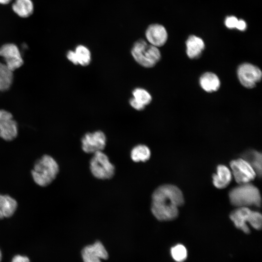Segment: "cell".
<instances>
[{
    "label": "cell",
    "instance_id": "6da1fadb",
    "mask_svg": "<svg viewBox=\"0 0 262 262\" xmlns=\"http://www.w3.org/2000/svg\"><path fill=\"white\" fill-rule=\"evenodd\" d=\"M183 203L182 193L177 186L164 184L158 187L152 195L151 212L159 220H172L178 216V208Z\"/></svg>",
    "mask_w": 262,
    "mask_h": 262
},
{
    "label": "cell",
    "instance_id": "7a4b0ae2",
    "mask_svg": "<svg viewBox=\"0 0 262 262\" xmlns=\"http://www.w3.org/2000/svg\"><path fill=\"white\" fill-rule=\"evenodd\" d=\"M59 171L56 160L50 155H44L34 163L31 175L37 185L46 187L55 179Z\"/></svg>",
    "mask_w": 262,
    "mask_h": 262
},
{
    "label": "cell",
    "instance_id": "3957f363",
    "mask_svg": "<svg viewBox=\"0 0 262 262\" xmlns=\"http://www.w3.org/2000/svg\"><path fill=\"white\" fill-rule=\"evenodd\" d=\"M229 196L231 204L234 206H261V196L260 191L257 187L250 183L239 184L234 187L229 191Z\"/></svg>",
    "mask_w": 262,
    "mask_h": 262
},
{
    "label": "cell",
    "instance_id": "277c9868",
    "mask_svg": "<svg viewBox=\"0 0 262 262\" xmlns=\"http://www.w3.org/2000/svg\"><path fill=\"white\" fill-rule=\"evenodd\" d=\"M131 54L135 61L145 68L154 67L161 59V53L158 48L143 39L134 43Z\"/></svg>",
    "mask_w": 262,
    "mask_h": 262
},
{
    "label": "cell",
    "instance_id": "5b68a950",
    "mask_svg": "<svg viewBox=\"0 0 262 262\" xmlns=\"http://www.w3.org/2000/svg\"><path fill=\"white\" fill-rule=\"evenodd\" d=\"M90 169L95 177L102 180L111 178L115 171L114 165L102 151L94 153L90 161Z\"/></svg>",
    "mask_w": 262,
    "mask_h": 262
},
{
    "label": "cell",
    "instance_id": "8992f818",
    "mask_svg": "<svg viewBox=\"0 0 262 262\" xmlns=\"http://www.w3.org/2000/svg\"><path fill=\"white\" fill-rule=\"evenodd\" d=\"M236 74L240 84L247 89L255 87L262 78L261 69L258 66L247 62L238 66Z\"/></svg>",
    "mask_w": 262,
    "mask_h": 262
},
{
    "label": "cell",
    "instance_id": "52a82bcc",
    "mask_svg": "<svg viewBox=\"0 0 262 262\" xmlns=\"http://www.w3.org/2000/svg\"><path fill=\"white\" fill-rule=\"evenodd\" d=\"M231 174L239 184L249 183L254 180L257 174L249 164L243 158L230 162Z\"/></svg>",
    "mask_w": 262,
    "mask_h": 262
},
{
    "label": "cell",
    "instance_id": "ba28073f",
    "mask_svg": "<svg viewBox=\"0 0 262 262\" xmlns=\"http://www.w3.org/2000/svg\"><path fill=\"white\" fill-rule=\"evenodd\" d=\"M106 137L101 131L87 132L81 140L82 148L87 153H95L102 151L106 145Z\"/></svg>",
    "mask_w": 262,
    "mask_h": 262
},
{
    "label": "cell",
    "instance_id": "9c48e42d",
    "mask_svg": "<svg viewBox=\"0 0 262 262\" xmlns=\"http://www.w3.org/2000/svg\"><path fill=\"white\" fill-rule=\"evenodd\" d=\"M0 56L3 58L6 66L12 71L21 66L24 63L18 48L13 43L1 46Z\"/></svg>",
    "mask_w": 262,
    "mask_h": 262
},
{
    "label": "cell",
    "instance_id": "30bf717a",
    "mask_svg": "<svg viewBox=\"0 0 262 262\" xmlns=\"http://www.w3.org/2000/svg\"><path fill=\"white\" fill-rule=\"evenodd\" d=\"M18 127L12 114L6 110H0V137L11 141L17 136Z\"/></svg>",
    "mask_w": 262,
    "mask_h": 262
},
{
    "label": "cell",
    "instance_id": "8fae6325",
    "mask_svg": "<svg viewBox=\"0 0 262 262\" xmlns=\"http://www.w3.org/2000/svg\"><path fill=\"white\" fill-rule=\"evenodd\" d=\"M145 36L149 44L159 48L165 44L168 34L164 26L159 24H152L147 28Z\"/></svg>",
    "mask_w": 262,
    "mask_h": 262
},
{
    "label": "cell",
    "instance_id": "7c38bea8",
    "mask_svg": "<svg viewBox=\"0 0 262 262\" xmlns=\"http://www.w3.org/2000/svg\"><path fill=\"white\" fill-rule=\"evenodd\" d=\"M84 262H101V259H107L108 254L105 248L99 241L85 246L82 251Z\"/></svg>",
    "mask_w": 262,
    "mask_h": 262
},
{
    "label": "cell",
    "instance_id": "4fadbf2b",
    "mask_svg": "<svg viewBox=\"0 0 262 262\" xmlns=\"http://www.w3.org/2000/svg\"><path fill=\"white\" fill-rule=\"evenodd\" d=\"M252 213L248 207H240L230 213L229 218L238 229L247 234L250 231L246 222L249 224Z\"/></svg>",
    "mask_w": 262,
    "mask_h": 262
},
{
    "label": "cell",
    "instance_id": "5bb4252c",
    "mask_svg": "<svg viewBox=\"0 0 262 262\" xmlns=\"http://www.w3.org/2000/svg\"><path fill=\"white\" fill-rule=\"evenodd\" d=\"M200 87L206 92L212 93L218 91L221 86L218 76L214 73L207 71L203 73L199 78Z\"/></svg>",
    "mask_w": 262,
    "mask_h": 262
},
{
    "label": "cell",
    "instance_id": "9a60e30c",
    "mask_svg": "<svg viewBox=\"0 0 262 262\" xmlns=\"http://www.w3.org/2000/svg\"><path fill=\"white\" fill-rule=\"evenodd\" d=\"M186 53L191 59L199 58L205 49V43L200 37L194 35H190L186 42Z\"/></svg>",
    "mask_w": 262,
    "mask_h": 262
},
{
    "label": "cell",
    "instance_id": "2e32d148",
    "mask_svg": "<svg viewBox=\"0 0 262 262\" xmlns=\"http://www.w3.org/2000/svg\"><path fill=\"white\" fill-rule=\"evenodd\" d=\"M16 200L8 195L0 194V219L12 216L17 208Z\"/></svg>",
    "mask_w": 262,
    "mask_h": 262
},
{
    "label": "cell",
    "instance_id": "e0dca14e",
    "mask_svg": "<svg viewBox=\"0 0 262 262\" xmlns=\"http://www.w3.org/2000/svg\"><path fill=\"white\" fill-rule=\"evenodd\" d=\"M212 177L214 186L218 189H223L230 183L232 174L228 167L220 164L217 166L216 174H213Z\"/></svg>",
    "mask_w": 262,
    "mask_h": 262
},
{
    "label": "cell",
    "instance_id": "ac0fdd59",
    "mask_svg": "<svg viewBox=\"0 0 262 262\" xmlns=\"http://www.w3.org/2000/svg\"><path fill=\"white\" fill-rule=\"evenodd\" d=\"M12 8L17 16L26 18L32 15L34 6L31 0H15Z\"/></svg>",
    "mask_w": 262,
    "mask_h": 262
},
{
    "label": "cell",
    "instance_id": "d6986e66",
    "mask_svg": "<svg viewBox=\"0 0 262 262\" xmlns=\"http://www.w3.org/2000/svg\"><path fill=\"white\" fill-rule=\"evenodd\" d=\"M243 159L247 162L261 177L262 175V154L256 150H250L243 154Z\"/></svg>",
    "mask_w": 262,
    "mask_h": 262
},
{
    "label": "cell",
    "instance_id": "ffe728a7",
    "mask_svg": "<svg viewBox=\"0 0 262 262\" xmlns=\"http://www.w3.org/2000/svg\"><path fill=\"white\" fill-rule=\"evenodd\" d=\"M13 79V71L0 62V91L8 90L12 84Z\"/></svg>",
    "mask_w": 262,
    "mask_h": 262
},
{
    "label": "cell",
    "instance_id": "44dd1931",
    "mask_svg": "<svg viewBox=\"0 0 262 262\" xmlns=\"http://www.w3.org/2000/svg\"><path fill=\"white\" fill-rule=\"evenodd\" d=\"M77 62L78 65L85 66L91 62V53L89 49L83 45H79L74 50Z\"/></svg>",
    "mask_w": 262,
    "mask_h": 262
},
{
    "label": "cell",
    "instance_id": "7402d4cb",
    "mask_svg": "<svg viewBox=\"0 0 262 262\" xmlns=\"http://www.w3.org/2000/svg\"><path fill=\"white\" fill-rule=\"evenodd\" d=\"M151 152L148 147L145 145H138L131 149V157L135 162H145L149 160Z\"/></svg>",
    "mask_w": 262,
    "mask_h": 262
},
{
    "label": "cell",
    "instance_id": "603a6c76",
    "mask_svg": "<svg viewBox=\"0 0 262 262\" xmlns=\"http://www.w3.org/2000/svg\"><path fill=\"white\" fill-rule=\"evenodd\" d=\"M132 97L144 106L149 105L152 101V96L146 89L137 87L132 92Z\"/></svg>",
    "mask_w": 262,
    "mask_h": 262
},
{
    "label": "cell",
    "instance_id": "cb8c5ba5",
    "mask_svg": "<svg viewBox=\"0 0 262 262\" xmlns=\"http://www.w3.org/2000/svg\"><path fill=\"white\" fill-rule=\"evenodd\" d=\"M171 254L175 261L182 262L186 260L187 257V251L183 245L178 244L171 248Z\"/></svg>",
    "mask_w": 262,
    "mask_h": 262
},
{
    "label": "cell",
    "instance_id": "d4e9b609",
    "mask_svg": "<svg viewBox=\"0 0 262 262\" xmlns=\"http://www.w3.org/2000/svg\"><path fill=\"white\" fill-rule=\"evenodd\" d=\"M262 215L257 211H252L249 224L254 229L259 230L262 228Z\"/></svg>",
    "mask_w": 262,
    "mask_h": 262
},
{
    "label": "cell",
    "instance_id": "484cf974",
    "mask_svg": "<svg viewBox=\"0 0 262 262\" xmlns=\"http://www.w3.org/2000/svg\"><path fill=\"white\" fill-rule=\"evenodd\" d=\"M238 21V20L236 17L230 16L227 17L225 24L228 28L233 29L236 27Z\"/></svg>",
    "mask_w": 262,
    "mask_h": 262
},
{
    "label": "cell",
    "instance_id": "4316f807",
    "mask_svg": "<svg viewBox=\"0 0 262 262\" xmlns=\"http://www.w3.org/2000/svg\"><path fill=\"white\" fill-rule=\"evenodd\" d=\"M130 105L135 110L137 111L143 110L146 106L137 101L133 97L131 98L129 100Z\"/></svg>",
    "mask_w": 262,
    "mask_h": 262
},
{
    "label": "cell",
    "instance_id": "83f0119b",
    "mask_svg": "<svg viewBox=\"0 0 262 262\" xmlns=\"http://www.w3.org/2000/svg\"><path fill=\"white\" fill-rule=\"evenodd\" d=\"M11 262H30L29 259L25 256L21 255H16L15 256Z\"/></svg>",
    "mask_w": 262,
    "mask_h": 262
},
{
    "label": "cell",
    "instance_id": "f1b7e54d",
    "mask_svg": "<svg viewBox=\"0 0 262 262\" xmlns=\"http://www.w3.org/2000/svg\"><path fill=\"white\" fill-rule=\"evenodd\" d=\"M67 59L75 65H78L74 50H68L66 53Z\"/></svg>",
    "mask_w": 262,
    "mask_h": 262
},
{
    "label": "cell",
    "instance_id": "f546056e",
    "mask_svg": "<svg viewBox=\"0 0 262 262\" xmlns=\"http://www.w3.org/2000/svg\"><path fill=\"white\" fill-rule=\"evenodd\" d=\"M246 23L245 21L243 20H238L235 28L240 31H244L246 29Z\"/></svg>",
    "mask_w": 262,
    "mask_h": 262
},
{
    "label": "cell",
    "instance_id": "4dcf8cb0",
    "mask_svg": "<svg viewBox=\"0 0 262 262\" xmlns=\"http://www.w3.org/2000/svg\"><path fill=\"white\" fill-rule=\"evenodd\" d=\"M12 0H0V4H8Z\"/></svg>",
    "mask_w": 262,
    "mask_h": 262
},
{
    "label": "cell",
    "instance_id": "1f68e13d",
    "mask_svg": "<svg viewBox=\"0 0 262 262\" xmlns=\"http://www.w3.org/2000/svg\"><path fill=\"white\" fill-rule=\"evenodd\" d=\"M1 258H2V254H1V251H0V262L1 260Z\"/></svg>",
    "mask_w": 262,
    "mask_h": 262
}]
</instances>
